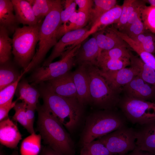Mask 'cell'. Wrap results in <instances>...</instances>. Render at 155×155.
I'll list each match as a JSON object with an SVG mask.
<instances>
[{"mask_svg": "<svg viewBox=\"0 0 155 155\" xmlns=\"http://www.w3.org/2000/svg\"><path fill=\"white\" fill-rule=\"evenodd\" d=\"M36 110V129L43 143L61 155H75L73 140L59 119L43 105Z\"/></svg>", "mask_w": 155, "mask_h": 155, "instance_id": "1", "label": "cell"}, {"mask_svg": "<svg viewBox=\"0 0 155 155\" xmlns=\"http://www.w3.org/2000/svg\"><path fill=\"white\" fill-rule=\"evenodd\" d=\"M39 91L42 105L57 117L64 127L72 132L80 123L83 114V106L77 98L67 97L54 92L42 84Z\"/></svg>", "mask_w": 155, "mask_h": 155, "instance_id": "2", "label": "cell"}, {"mask_svg": "<svg viewBox=\"0 0 155 155\" xmlns=\"http://www.w3.org/2000/svg\"><path fill=\"white\" fill-rule=\"evenodd\" d=\"M127 120L120 111L101 110L89 115L86 119L80 139L84 145L127 125Z\"/></svg>", "mask_w": 155, "mask_h": 155, "instance_id": "3", "label": "cell"}, {"mask_svg": "<svg viewBox=\"0 0 155 155\" xmlns=\"http://www.w3.org/2000/svg\"><path fill=\"white\" fill-rule=\"evenodd\" d=\"M63 9L62 1L60 0L41 23L39 31L38 49L30 63L23 71L24 74L39 64L49 50L58 42L57 33L61 25L60 13Z\"/></svg>", "mask_w": 155, "mask_h": 155, "instance_id": "4", "label": "cell"}, {"mask_svg": "<svg viewBox=\"0 0 155 155\" xmlns=\"http://www.w3.org/2000/svg\"><path fill=\"white\" fill-rule=\"evenodd\" d=\"M41 23L34 26L18 27L13 34L12 39V53L15 61L24 70L28 66L35 55V49L39 41V31Z\"/></svg>", "mask_w": 155, "mask_h": 155, "instance_id": "5", "label": "cell"}, {"mask_svg": "<svg viewBox=\"0 0 155 155\" xmlns=\"http://www.w3.org/2000/svg\"><path fill=\"white\" fill-rule=\"evenodd\" d=\"M85 64L88 74L92 102L101 110H116L121 98L119 94L110 87L99 73L97 66Z\"/></svg>", "mask_w": 155, "mask_h": 155, "instance_id": "6", "label": "cell"}, {"mask_svg": "<svg viewBox=\"0 0 155 155\" xmlns=\"http://www.w3.org/2000/svg\"><path fill=\"white\" fill-rule=\"evenodd\" d=\"M81 44L67 49L62 54L59 60L36 68L30 78L31 82L35 84H40L69 71L75 65V57Z\"/></svg>", "mask_w": 155, "mask_h": 155, "instance_id": "7", "label": "cell"}, {"mask_svg": "<svg viewBox=\"0 0 155 155\" xmlns=\"http://www.w3.org/2000/svg\"><path fill=\"white\" fill-rule=\"evenodd\" d=\"M118 107L127 121L141 125L155 119V102L143 101L125 96Z\"/></svg>", "mask_w": 155, "mask_h": 155, "instance_id": "8", "label": "cell"}, {"mask_svg": "<svg viewBox=\"0 0 155 155\" xmlns=\"http://www.w3.org/2000/svg\"><path fill=\"white\" fill-rule=\"evenodd\" d=\"M114 155H122L136 147L135 129L127 125L98 139Z\"/></svg>", "mask_w": 155, "mask_h": 155, "instance_id": "9", "label": "cell"}, {"mask_svg": "<svg viewBox=\"0 0 155 155\" xmlns=\"http://www.w3.org/2000/svg\"><path fill=\"white\" fill-rule=\"evenodd\" d=\"M122 92L125 96L130 98L155 102V86L137 75L123 88Z\"/></svg>", "mask_w": 155, "mask_h": 155, "instance_id": "10", "label": "cell"}, {"mask_svg": "<svg viewBox=\"0 0 155 155\" xmlns=\"http://www.w3.org/2000/svg\"><path fill=\"white\" fill-rule=\"evenodd\" d=\"M98 70L110 87L119 94L122 92L123 88L138 75L137 71L131 67L106 71H102L98 67Z\"/></svg>", "mask_w": 155, "mask_h": 155, "instance_id": "11", "label": "cell"}, {"mask_svg": "<svg viewBox=\"0 0 155 155\" xmlns=\"http://www.w3.org/2000/svg\"><path fill=\"white\" fill-rule=\"evenodd\" d=\"M89 30L87 28H84L64 34L54 46L50 55L44 61L42 66L47 65L55 58L61 56L65 51L67 46L72 45L71 47L73 48L80 43V40Z\"/></svg>", "mask_w": 155, "mask_h": 155, "instance_id": "12", "label": "cell"}, {"mask_svg": "<svg viewBox=\"0 0 155 155\" xmlns=\"http://www.w3.org/2000/svg\"><path fill=\"white\" fill-rule=\"evenodd\" d=\"M135 130L136 148L155 155V119L141 125Z\"/></svg>", "mask_w": 155, "mask_h": 155, "instance_id": "13", "label": "cell"}, {"mask_svg": "<svg viewBox=\"0 0 155 155\" xmlns=\"http://www.w3.org/2000/svg\"><path fill=\"white\" fill-rule=\"evenodd\" d=\"M77 95V99L83 106L92 102L90 94L89 82L86 64L79 65L72 72Z\"/></svg>", "mask_w": 155, "mask_h": 155, "instance_id": "14", "label": "cell"}, {"mask_svg": "<svg viewBox=\"0 0 155 155\" xmlns=\"http://www.w3.org/2000/svg\"><path fill=\"white\" fill-rule=\"evenodd\" d=\"M92 35L96 39L100 53L102 51L115 48L129 47L128 44L113 30L111 26L106 27Z\"/></svg>", "mask_w": 155, "mask_h": 155, "instance_id": "15", "label": "cell"}, {"mask_svg": "<svg viewBox=\"0 0 155 155\" xmlns=\"http://www.w3.org/2000/svg\"><path fill=\"white\" fill-rule=\"evenodd\" d=\"M22 139L16 125L8 117L0 122V142L7 147L16 149Z\"/></svg>", "mask_w": 155, "mask_h": 155, "instance_id": "16", "label": "cell"}, {"mask_svg": "<svg viewBox=\"0 0 155 155\" xmlns=\"http://www.w3.org/2000/svg\"><path fill=\"white\" fill-rule=\"evenodd\" d=\"M47 86L61 96L77 98L76 89L70 71L58 78L47 81Z\"/></svg>", "mask_w": 155, "mask_h": 155, "instance_id": "17", "label": "cell"}, {"mask_svg": "<svg viewBox=\"0 0 155 155\" xmlns=\"http://www.w3.org/2000/svg\"><path fill=\"white\" fill-rule=\"evenodd\" d=\"M100 54L99 47L93 36L82 44L78 50L75 57V64L88 63L96 66L97 59Z\"/></svg>", "mask_w": 155, "mask_h": 155, "instance_id": "18", "label": "cell"}, {"mask_svg": "<svg viewBox=\"0 0 155 155\" xmlns=\"http://www.w3.org/2000/svg\"><path fill=\"white\" fill-rule=\"evenodd\" d=\"M122 8V5H117L103 14L91 26L80 43L82 42L90 35L95 32L104 28L111 24H117L120 18Z\"/></svg>", "mask_w": 155, "mask_h": 155, "instance_id": "19", "label": "cell"}, {"mask_svg": "<svg viewBox=\"0 0 155 155\" xmlns=\"http://www.w3.org/2000/svg\"><path fill=\"white\" fill-rule=\"evenodd\" d=\"M18 24L32 26L39 24L27 0H11Z\"/></svg>", "mask_w": 155, "mask_h": 155, "instance_id": "20", "label": "cell"}, {"mask_svg": "<svg viewBox=\"0 0 155 155\" xmlns=\"http://www.w3.org/2000/svg\"><path fill=\"white\" fill-rule=\"evenodd\" d=\"M14 11L11 0H0V26L5 28L9 33H13L18 27Z\"/></svg>", "mask_w": 155, "mask_h": 155, "instance_id": "21", "label": "cell"}, {"mask_svg": "<svg viewBox=\"0 0 155 155\" xmlns=\"http://www.w3.org/2000/svg\"><path fill=\"white\" fill-rule=\"evenodd\" d=\"M17 89L18 99L37 109L38 99L40 96L39 90L25 80L19 83Z\"/></svg>", "mask_w": 155, "mask_h": 155, "instance_id": "22", "label": "cell"}, {"mask_svg": "<svg viewBox=\"0 0 155 155\" xmlns=\"http://www.w3.org/2000/svg\"><path fill=\"white\" fill-rule=\"evenodd\" d=\"M131 67L138 72L137 76L146 82L155 86V70L145 63L130 51Z\"/></svg>", "mask_w": 155, "mask_h": 155, "instance_id": "23", "label": "cell"}, {"mask_svg": "<svg viewBox=\"0 0 155 155\" xmlns=\"http://www.w3.org/2000/svg\"><path fill=\"white\" fill-rule=\"evenodd\" d=\"M39 23L51 11L60 0H27Z\"/></svg>", "mask_w": 155, "mask_h": 155, "instance_id": "24", "label": "cell"}, {"mask_svg": "<svg viewBox=\"0 0 155 155\" xmlns=\"http://www.w3.org/2000/svg\"><path fill=\"white\" fill-rule=\"evenodd\" d=\"M41 135L35 133L25 138L21 144L20 155H39L41 151Z\"/></svg>", "mask_w": 155, "mask_h": 155, "instance_id": "25", "label": "cell"}, {"mask_svg": "<svg viewBox=\"0 0 155 155\" xmlns=\"http://www.w3.org/2000/svg\"><path fill=\"white\" fill-rule=\"evenodd\" d=\"M0 65V90L17 80L23 73H20L9 61Z\"/></svg>", "mask_w": 155, "mask_h": 155, "instance_id": "26", "label": "cell"}, {"mask_svg": "<svg viewBox=\"0 0 155 155\" xmlns=\"http://www.w3.org/2000/svg\"><path fill=\"white\" fill-rule=\"evenodd\" d=\"M9 34L5 28L0 26V64L9 61L12 53V39Z\"/></svg>", "mask_w": 155, "mask_h": 155, "instance_id": "27", "label": "cell"}, {"mask_svg": "<svg viewBox=\"0 0 155 155\" xmlns=\"http://www.w3.org/2000/svg\"><path fill=\"white\" fill-rule=\"evenodd\" d=\"M121 38L136 52L141 59L146 65L155 70V56L145 51L138 44L125 34L122 33Z\"/></svg>", "mask_w": 155, "mask_h": 155, "instance_id": "28", "label": "cell"}, {"mask_svg": "<svg viewBox=\"0 0 155 155\" xmlns=\"http://www.w3.org/2000/svg\"><path fill=\"white\" fill-rule=\"evenodd\" d=\"M94 7L89 21L91 26L103 14L117 5L116 0H94Z\"/></svg>", "mask_w": 155, "mask_h": 155, "instance_id": "29", "label": "cell"}, {"mask_svg": "<svg viewBox=\"0 0 155 155\" xmlns=\"http://www.w3.org/2000/svg\"><path fill=\"white\" fill-rule=\"evenodd\" d=\"M78 12V17L77 20L74 23H67L65 25H61L59 26L57 33L58 40L67 32L84 28L89 22L90 16L82 12Z\"/></svg>", "mask_w": 155, "mask_h": 155, "instance_id": "30", "label": "cell"}, {"mask_svg": "<svg viewBox=\"0 0 155 155\" xmlns=\"http://www.w3.org/2000/svg\"><path fill=\"white\" fill-rule=\"evenodd\" d=\"M130 51L125 47H117L102 51L97 58V66L98 63L110 59H130Z\"/></svg>", "mask_w": 155, "mask_h": 155, "instance_id": "31", "label": "cell"}, {"mask_svg": "<svg viewBox=\"0 0 155 155\" xmlns=\"http://www.w3.org/2000/svg\"><path fill=\"white\" fill-rule=\"evenodd\" d=\"M78 155H114L98 140H96L82 146Z\"/></svg>", "mask_w": 155, "mask_h": 155, "instance_id": "32", "label": "cell"}, {"mask_svg": "<svg viewBox=\"0 0 155 155\" xmlns=\"http://www.w3.org/2000/svg\"><path fill=\"white\" fill-rule=\"evenodd\" d=\"M146 51L155 53V34L148 30L131 38Z\"/></svg>", "mask_w": 155, "mask_h": 155, "instance_id": "33", "label": "cell"}, {"mask_svg": "<svg viewBox=\"0 0 155 155\" xmlns=\"http://www.w3.org/2000/svg\"><path fill=\"white\" fill-rule=\"evenodd\" d=\"M142 1V0H124L122 5V10L120 18L114 27L118 30L123 27L127 23L131 13Z\"/></svg>", "mask_w": 155, "mask_h": 155, "instance_id": "34", "label": "cell"}, {"mask_svg": "<svg viewBox=\"0 0 155 155\" xmlns=\"http://www.w3.org/2000/svg\"><path fill=\"white\" fill-rule=\"evenodd\" d=\"M27 104L22 102L17 103L13 108L15 113L12 117V119L19 123L30 134L35 133L34 129L30 126L27 120L26 108Z\"/></svg>", "mask_w": 155, "mask_h": 155, "instance_id": "35", "label": "cell"}, {"mask_svg": "<svg viewBox=\"0 0 155 155\" xmlns=\"http://www.w3.org/2000/svg\"><path fill=\"white\" fill-rule=\"evenodd\" d=\"M130 65V59H110L98 63L97 67L104 71H115L126 67Z\"/></svg>", "mask_w": 155, "mask_h": 155, "instance_id": "36", "label": "cell"}, {"mask_svg": "<svg viewBox=\"0 0 155 155\" xmlns=\"http://www.w3.org/2000/svg\"><path fill=\"white\" fill-rule=\"evenodd\" d=\"M141 18L146 30L155 34V7L144 6L142 10Z\"/></svg>", "mask_w": 155, "mask_h": 155, "instance_id": "37", "label": "cell"}, {"mask_svg": "<svg viewBox=\"0 0 155 155\" xmlns=\"http://www.w3.org/2000/svg\"><path fill=\"white\" fill-rule=\"evenodd\" d=\"M24 75L23 73L17 80L0 90V106L13 102L12 100L19 82Z\"/></svg>", "mask_w": 155, "mask_h": 155, "instance_id": "38", "label": "cell"}, {"mask_svg": "<svg viewBox=\"0 0 155 155\" xmlns=\"http://www.w3.org/2000/svg\"><path fill=\"white\" fill-rule=\"evenodd\" d=\"M146 30L140 17L127 27L119 31L131 38L143 33Z\"/></svg>", "mask_w": 155, "mask_h": 155, "instance_id": "39", "label": "cell"}, {"mask_svg": "<svg viewBox=\"0 0 155 155\" xmlns=\"http://www.w3.org/2000/svg\"><path fill=\"white\" fill-rule=\"evenodd\" d=\"M65 9L60 13L61 25H65L68 22L70 18L75 12L77 4L74 0H66L64 1Z\"/></svg>", "mask_w": 155, "mask_h": 155, "instance_id": "40", "label": "cell"}, {"mask_svg": "<svg viewBox=\"0 0 155 155\" xmlns=\"http://www.w3.org/2000/svg\"><path fill=\"white\" fill-rule=\"evenodd\" d=\"M146 3L145 0H142L141 3L131 13L126 24L123 27L118 30H121L127 27L139 18L141 17L142 9L143 7L146 5Z\"/></svg>", "mask_w": 155, "mask_h": 155, "instance_id": "41", "label": "cell"}, {"mask_svg": "<svg viewBox=\"0 0 155 155\" xmlns=\"http://www.w3.org/2000/svg\"><path fill=\"white\" fill-rule=\"evenodd\" d=\"M74 1L78 6V11L84 12L90 16L94 4V0H74Z\"/></svg>", "mask_w": 155, "mask_h": 155, "instance_id": "42", "label": "cell"}, {"mask_svg": "<svg viewBox=\"0 0 155 155\" xmlns=\"http://www.w3.org/2000/svg\"><path fill=\"white\" fill-rule=\"evenodd\" d=\"M17 100L0 106V121L4 120L8 117L9 111L15 106Z\"/></svg>", "mask_w": 155, "mask_h": 155, "instance_id": "43", "label": "cell"}, {"mask_svg": "<svg viewBox=\"0 0 155 155\" xmlns=\"http://www.w3.org/2000/svg\"><path fill=\"white\" fill-rule=\"evenodd\" d=\"M36 108L29 105H27L26 114L28 123L31 127L33 129L35 119V112Z\"/></svg>", "mask_w": 155, "mask_h": 155, "instance_id": "44", "label": "cell"}, {"mask_svg": "<svg viewBox=\"0 0 155 155\" xmlns=\"http://www.w3.org/2000/svg\"><path fill=\"white\" fill-rule=\"evenodd\" d=\"M39 155H61L49 146L45 145L43 147Z\"/></svg>", "mask_w": 155, "mask_h": 155, "instance_id": "45", "label": "cell"}, {"mask_svg": "<svg viewBox=\"0 0 155 155\" xmlns=\"http://www.w3.org/2000/svg\"><path fill=\"white\" fill-rule=\"evenodd\" d=\"M122 155H155L148 152L135 148L133 150Z\"/></svg>", "mask_w": 155, "mask_h": 155, "instance_id": "46", "label": "cell"}, {"mask_svg": "<svg viewBox=\"0 0 155 155\" xmlns=\"http://www.w3.org/2000/svg\"><path fill=\"white\" fill-rule=\"evenodd\" d=\"M0 155H20L17 150H15L10 154L9 155H5L4 154L2 151H0Z\"/></svg>", "mask_w": 155, "mask_h": 155, "instance_id": "47", "label": "cell"}, {"mask_svg": "<svg viewBox=\"0 0 155 155\" xmlns=\"http://www.w3.org/2000/svg\"><path fill=\"white\" fill-rule=\"evenodd\" d=\"M146 3L150 4V6L155 7V0H145Z\"/></svg>", "mask_w": 155, "mask_h": 155, "instance_id": "48", "label": "cell"}, {"mask_svg": "<svg viewBox=\"0 0 155 155\" xmlns=\"http://www.w3.org/2000/svg\"><path fill=\"white\" fill-rule=\"evenodd\" d=\"M154 56H155V55H154Z\"/></svg>", "mask_w": 155, "mask_h": 155, "instance_id": "49", "label": "cell"}, {"mask_svg": "<svg viewBox=\"0 0 155 155\" xmlns=\"http://www.w3.org/2000/svg\"></svg>", "mask_w": 155, "mask_h": 155, "instance_id": "50", "label": "cell"}]
</instances>
